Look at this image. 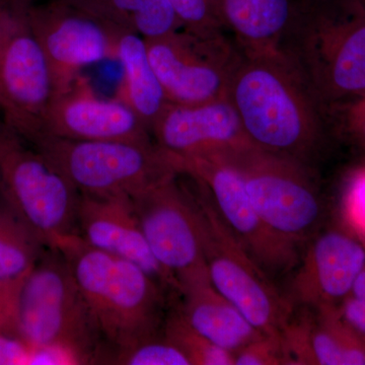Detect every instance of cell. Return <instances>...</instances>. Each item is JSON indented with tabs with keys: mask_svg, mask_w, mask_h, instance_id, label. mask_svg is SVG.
Here are the masks:
<instances>
[{
	"mask_svg": "<svg viewBox=\"0 0 365 365\" xmlns=\"http://www.w3.org/2000/svg\"><path fill=\"white\" fill-rule=\"evenodd\" d=\"M228 98L254 146L307 165L323 135L321 106L282 52L242 54Z\"/></svg>",
	"mask_w": 365,
	"mask_h": 365,
	"instance_id": "6da1fadb",
	"label": "cell"
},
{
	"mask_svg": "<svg viewBox=\"0 0 365 365\" xmlns=\"http://www.w3.org/2000/svg\"><path fill=\"white\" fill-rule=\"evenodd\" d=\"M91 319L109 350L118 353L163 332L170 295L131 262L100 251L78 235L58 242Z\"/></svg>",
	"mask_w": 365,
	"mask_h": 365,
	"instance_id": "7a4b0ae2",
	"label": "cell"
},
{
	"mask_svg": "<svg viewBox=\"0 0 365 365\" xmlns=\"http://www.w3.org/2000/svg\"><path fill=\"white\" fill-rule=\"evenodd\" d=\"M280 50L321 107L365 93V6L361 0H297Z\"/></svg>",
	"mask_w": 365,
	"mask_h": 365,
	"instance_id": "3957f363",
	"label": "cell"
},
{
	"mask_svg": "<svg viewBox=\"0 0 365 365\" xmlns=\"http://www.w3.org/2000/svg\"><path fill=\"white\" fill-rule=\"evenodd\" d=\"M18 334L34 347L67 350L79 364H110L109 350L66 258L57 249H48L24 280Z\"/></svg>",
	"mask_w": 365,
	"mask_h": 365,
	"instance_id": "277c9868",
	"label": "cell"
},
{
	"mask_svg": "<svg viewBox=\"0 0 365 365\" xmlns=\"http://www.w3.org/2000/svg\"><path fill=\"white\" fill-rule=\"evenodd\" d=\"M188 178L191 184H185L198 220L211 284L255 328L264 334L279 333L294 313V304L230 234L202 185Z\"/></svg>",
	"mask_w": 365,
	"mask_h": 365,
	"instance_id": "5b68a950",
	"label": "cell"
},
{
	"mask_svg": "<svg viewBox=\"0 0 365 365\" xmlns=\"http://www.w3.org/2000/svg\"><path fill=\"white\" fill-rule=\"evenodd\" d=\"M34 148L81 195L134 197L177 175L155 141H81L44 136Z\"/></svg>",
	"mask_w": 365,
	"mask_h": 365,
	"instance_id": "8992f818",
	"label": "cell"
},
{
	"mask_svg": "<svg viewBox=\"0 0 365 365\" xmlns=\"http://www.w3.org/2000/svg\"><path fill=\"white\" fill-rule=\"evenodd\" d=\"M0 193L48 248L78 235L81 194L4 122H0Z\"/></svg>",
	"mask_w": 365,
	"mask_h": 365,
	"instance_id": "52a82bcc",
	"label": "cell"
},
{
	"mask_svg": "<svg viewBox=\"0 0 365 365\" xmlns=\"http://www.w3.org/2000/svg\"><path fill=\"white\" fill-rule=\"evenodd\" d=\"M29 11L25 0H0V112L33 145L43 135L52 83Z\"/></svg>",
	"mask_w": 365,
	"mask_h": 365,
	"instance_id": "ba28073f",
	"label": "cell"
},
{
	"mask_svg": "<svg viewBox=\"0 0 365 365\" xmlns=\"http://www.w3.org/2000/svg\"><path fill=\"white\" fill-rule=\"evenodd\" d=\"M178 174L200 182L225 227L272 279L292 273L299 247L276 232L250 200L241 170L225 155L179 158L165 153Z\"/></svg>",
	"mask_w": 365,
	"mask_h": 365,
	"instance_id": "9c48e42d",
	"label": "cell"
},
{
	"mask_svg": "<svg viewBox=\"0 0 365 365\" xmlns=\"http://www.w3.org/2000/svg\"><path fill=\"white\" fill-rule=\"evenodd\" d=\"M225 155L241 170L250 200L269 227L299 247L319 232L324 205L307 165L256 146Z\"/></svg>",
	"mask_w": 365,
	"mask_h": 365,
	"instance_id": "30bf717a",
	"label": "cell"
},
{
	"mask_svg": "<svg viewBox=\"0 0 365 365\" xmlns=\"http://www.w3.org/2000/svg\"><path fill=\"white\" fill-rule=\"evenodd\" d=\"M169 103L197 105L227 98L242 53L222 32L182 30L144 39Z\"/></svg>",
	"mask_w": 365,
	"mask_h": 365,
	"instance_id": "8fae6325",
	"label": "cell"
},
{
	"mask_svg": "<svg viewBox=\"0 0 365 365\" xmlns=\"http://www.w3.org/2000/svg\"><path fill=\"white\" fill-rule=\"evenodd\" d=\"M153 254L182 287L209 279L195 209L179 174L132 197Z\"/></svg>",
	"mask_w": 365,
	"mask_h": 365,
	"instance_id": "7c38bea8",
	"label": "cell"
},
{
	"mask_svg": "<svg viewBox=\"0 0 365 365\" xmlns=\"http://www.w3.org/2000/svg\"><path fill=\"white\" fill-rule=\"evenodd\" d=\"M31 26L49 67L52 96L68 90L85 67L108 59L117 60L118 37L102 21L56 0L42 6H30Z\"/></svg>",
	"mask_w": 365,
	"mask_h": 365,
	"instance_id": "4fadbf2b",
	"label": "cell"
},
{
	"mask_svg": "<svg viewBox=\"0 0 365 365\" xmlns=\"http://www.w3.org/2000/svg\"><path fill=\"white\" fill-rule=\"evenodd\" d=\"M292 271L288 299L317 309L338 307L365 267L364 242L341 225L317 232Z\"/></svg>",
	"mask_w": 365,
	"mask_h": 365,
	"instance_id": "5bb4252c",
	"label": "cell"
},
{
	"mask_svg": "<svg viewBox=\"0 0 365 365\" xmlns=\"http://www.w3.org/2000/svg\"><path fill=\"white\" fill-rule=\"evenodd\" d=\"M150 134L160 150L179 158L227 155L254 146L230 98L197 105L169 103Z\"/></svg>",
	"mask_w": 365,
	"mask_h": 365,
	"instance_id": "9a60e30c",
	"label": "cell"
},
{
	"mask_svg": "<svg viewBox=\"0 0 365 365\" xmlns=\"http://www.w3.org/2000/svg\"><path fill=\"white\" fill-rule=\"evenodd\" d=\"M44 136L81 141L153 140L133 111L116 98L98 97L83 76L68 90L52 96L45 114Z\"/></svg>",
	"mask_w": 365,
	"mask_h": 365,
	"instance_id": "2e32d148",
	"label": "cell"
},
{
	"mask_svg": "<svg viewBox=\"0 0 365 365\" xmlns=\"http://www.w3.org/2000/svg\"><path fill=\"white\" fill-rule=\"evenodd\" d=\"M78 235L93 248L135 264L170 297L179 294L177 281L151 252L132 197L81 195Z\"/></svg>",
	"mask_w": 365,
	"mask_h": 365,
	"instance_id": "e0dca14e",
	"label": "cell"
},
{
	"mask_svg": "<svg viewBox=\"0 0 365 365\" xmlns=\"http://www.w3.org/2000/svg\"><path fill=\"white\" fill-rule=\"evenodd\" d=\"M297 0H213L216 20L247 56L281 51Z\"/></svg>",
	"mask_w": 365,
	"mask_h": 365,
	"instance_id": "ac0fdd59",
	"label": "cell"
},
{
	"mask_svg": "<svg viewBox=\"0 0 365 365\" xmlns=\"http://www.w3.org/2000/svg\"><path fill=\"white\" fill-rule=\"evenodd\" d=\"M177 306L184 319L215 345L235 354L264 333L205 279L180 289Z\"/></svg>",
	"mask_w": 365,
	"mask_h": 365,
	"instance_id": "d6986e66",
	"label": "cell"
},
{
	"mask_svg": "<svg viewBox=\"0 0 365 365\" xmlns=\"http://www.w3.org/2000/svg\"><path fill=\"white\" fill-rule=\"evenodd\" d=\"M117 60L121 63L123 76L115 98L133 111L150 132L169 101L151 66L143 38L120 32Z\"/></svg>",
	"mask_w": 365,
	"mask_h": 365,
	"instance_id": "ffe728a7",
	"label": "cell"
},
{
	"mask_svg": "<svg viewBox=\"0 0 365 365\" xmlns=\"http://www.w3.org/2000/svg\"><path fill=\"white\" fill-rule=\"evenodd\" d=\"M117 31L143 39L184 29L170 0H64Z\"/></svg>",
	"mask_w": 365,
	"mask_h": 365,
	"instance_id": "44dd1931",
	"label": "cell"
},
{
	"mask_svg": "<svg viewBox=\"0 0 365 365\" xmlns=\"http://www.w3.org/2000/svg\"><path fill=\"white\" fill-rule=\"evenodd\" d=\"M48 249L13 209L0 206V280L23 281Z\"/></svg>",
	"mask_w": 365,
	"mask_h": 365,
	"instance_id": "7402d4cb",
	"label": "cell"
},
{
	"mask_svg": "<svg viewBox=\"0 0 365 365\" xmlns=\"http://www.w3.org/2000/svg\"><path fill=\"white\" fill-rule=\"evenodd\" d=\"M163 335L185 353L191 365H235L234 354L197 332L178 307L165 316Z\"/></svg>",
	"mask_w": 365,
	"mask_h": 365,
	"instance_id": "603a6c76",
	"label": "cell"
},
{
	"mask_svg": "<svg viewBox=\"0 0 365 365\" xmlns=\"http://www.w3.org/2000/svg\"><path fill=\"white\" fill-rule=\"evenodd\" d=\"M113 364L122 365H191L185 353L160 334L130 349L118 353Z\"/></svg>",
	"mask_w": 365,
	"mask_h": 365,
	"instance_id": "cb8c5ba5",
	"label": "cell"
},
{
	"mask_svg": "<svg viewBox=\"0 0 365 365\" xmlns=\"http://www.w3.org/2000/svg\"><path fill=\"white\" fill-rule=\"evenodd\" d=\"M341 222L365 245V168L350 175L341 197Z\"/></svg>",
	"mask_w": 365,
	"mask_h": 365,
	"instance_id": "d4e9b609",
	"label": "cell"
},
{
	"mask_svg": "<svg viewBox=\"0 0 365 365\" xmlns=\"http://www.w3.org/2000/svg\"><path fill=\"white\" fill-rule=\"evenodd\" d=\"M182 23L184 30L207 35L222 32L216 20L213 0H170Z\"/></svg>",
	"mask_w": 365,
	"mask_h": 365,
	"instance_id": "484cf974",
	"label": "cell"
},
{
	"mask_svg": "<svg viewBox=\"0 0 365 365\" xmlns=\"http://www.w3.org/2000/svg\"><path fill=\"white\" fill-rule=\"evenodd\" d=\"M235 365H287L280 332L264 334L234 354Z\"/></svg>",
	"mask_w": 365,
	"mask_h": 365,
	"instance_id": "4316f807",
	"label": "cell"
},
{
	"mask_svg": "<svg viewBox=\"0 0 365 365\" xmlns=\"http://www.w3.org/2000/svg\"><path fill=\"white\" fill-rule=\"evenodd\" d=\"M24 280L19 282L0 280V333L19 336V299Z\"/></svg>",
	"mask_w": 365,
	"mask_h": 365,
	"instance_id": "83f0119b",
	"label": "cell"
},
{
	"mask_svg": "<svg viewBox=\"0 0 365 365\" xmlns=\"http://www.w3.org/2000/svg\"><path fill=\"white\" fill-rule=\"evenodd\" d=\"M335 107L342 110L340 114L346 134L365 150V93Z\"/></svg>",
	"mask_w": 365,
	"mask_h": 365,
	"instance_id": "f1b7e54d",
	"label": "cell"
},
{
	"mask_svg": "<svg viewBox=\"0 0 365 365\" xmlns=\"http://www.w3.org/2000/svg\"><path fill=\"white\" fill-rule=\"evenodd\" d=\"M34 350L20 336L0 333V365H31Z\"/></svg>",
	"mask_w": 365,
	"mask_h": 365,
	"instance_id": "f546056e",
	"label": "cell"
},
{
	"mask_svg": "<svg viewBox=\"0 0 365 365\" xmlns=\"http://www.w3.org/2000/svg\"><path fill=\"white\" fill-rule=\"evenodd\" d=\"M337 307L341 318L357 332L365 335V299L349 294Z\"/></svg>",
	"mask_w": 365,
	"mask_h": 365,
	"instance_id": "4dcf8cb0",
	"label": "cell"
},
{
	"mask_svg": "<svg viewBox=\"0 0 365 365\" xmlns=\"http://www.w3.org/2000/svg\"><path fill=\"white\" fill-rule=\"evenodd\" d=\"M350 294L365 299V267L360 271L359 276L355 279Z\"/></svg>",
	"mask_w": 365,
	"mask_h": 365,
	"instance_id": "1f68e13d",
	"label": "cell"
},
{
	"mask_svg": "<svg viewBox=\"0 0 365 365\" xmlns=\"http://www.w3.org/2000/svg\"><path fill=\"white\" fill-rule=\"evenodd\" d=\"M0 111H1V98H0Z\"/></svg>",
	"mask_w": 365,
	"mask_h": 365,
	"instance_id": "d6a6232c",
	"label": "cell"
},
{
	"mask_svg": "<svg viewBox=\"0 0 365 365\" xmlns=\"http://www.w3.org/2000/svg\"><path fill=\"white\" fill-rule=\"evenodd\" d=\"M362 167H364V168H365V158H364V165H362Z\"/></svg>",
	"mask_w": 365,
	"mask_h": 365,
	"instance_id": "836d02e7",
	"label": "cell"
},
{
	"mask_svg": "<svg viewBox=\"0 0 365 365\" xmlns=\"http://www.w3.org/2000/svg\"><path fill=\"white\" fill-rule=\"evenodd\" d=\"M362 2H364V4L365 6V0H361Z\"/></svg>",
	"mask_w": 365,
	"mask_h": 365,
	"instance_id": "e575fe53",
	"label": "cell"
}]
</instances>
